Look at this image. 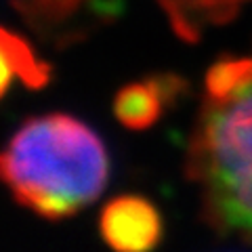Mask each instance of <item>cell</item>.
I'll return each mask as SVG.
<instances>
[{"instance_id":"obj_4","label":"cell","mask_w":252,"mask_h":252,"mask_svg":"<svg viewBox=\"0 0 252 252\" xmlns=\"http://www.w3.org/2000/svg\"><path fill=\"white\" fill-rule=\"evenodd\" d=\"M99 233L114 252H154L164 238V217L145 195L122 193L101 208Z\"/></svg>"},{"instance_id":"obj_1","label":"cell","mask_w":252,"mask_h":252,"mask_svg":"<svg viewBox=\"0 0 252 252\" xmlns=\"http://www.w3.org/2000/svg\"><path fill=\"white\" fill-rule=\"evenodd\" d=\"M185 170L204 220L252 244V57H220L206 72Z\"/></svg>"},{"instance_id":"obj_6","label":"cell","mask_w":252,"mask_h":252,"mask_svg":"<svg viewBox=\"0 0 252 252\" xmlns=\"http://www.w3.org/2000/svg\"><path fill=\"white\" fill-rule=\"evenodd\" d=\"M53 78L51 63L44 61L21 34L0 26V101L13 84L40 91Z\"/></svg>"},{"instance_id":"obj_3","label":"cell","mask_w":252,"mask_h":252,"mask_svg":"<svg viewBox=\"0 0 252 252\" xmlns=\"http://www.w3.org/2000/svg\"><path fill=\"white\" fill-rule=\"evenodd\" d=\"M11 4L49 42H72L118 13V0H11Z\"/></svg>"},{"instance_id":"obj_5","label":"cell","mask_w":252,"mask_h":252,"mask_svg":"<svg viewBox=\"0 0 252 252\" xmlns=\"http://www.w3.org/2000/svg\"><path fill=\"white\" fill-rule=\"evenodd\" d=\"M187 82L177 74H154L124 84L114 97V116L130 130H147L175 105Z\"/></svg>"},{"instance_id":"obj_2","label":"cell","mask_w":252,"mask_h":252,"mask_svg":"<svg viewBox=\"0 0 252 252\" xmlns=\"http://www.w3.org/2000/svg\"><path fill=\"white\" fill-rule=\"evenodd\" d=\"M107 181L105 143L72 114L32 116L0 149V183L40 219L78 215L99 200Z\"/></svg>"}]
</instances>
